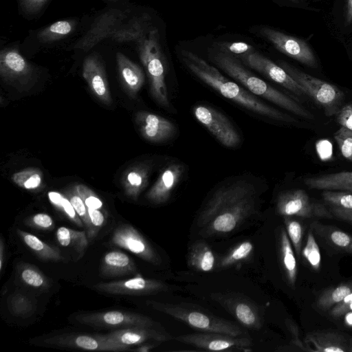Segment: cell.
Wrapping results in <instances>:
<instances>
[{
    "instance_id": "5",
    "label": "cell",
    "mask_w": 352,
    "mask_h": 352,
    "mask_svg": "<svg viewBox=\"0 0 352 352\" xmlns=\"http://www.w3.org/2000/svg\"><path fill=\"white\" fill-rule=\"evenodd\" d=\"M147 304L153 309L166 314L201 331L220 333L234 337H239L243 333L242 329L232 322L188 305L164 303L155 300H148Z\"/></svg>"
},
{
    "instance_id": "40",
    "label": "cell",
    "mask_w": 352,
    "mask_h": 352,
    "mask_svg": "<svg viewBox=\"0 0 352 352\" xmlns=\"http://www.w3.org/2000/svg\"><path fill=\"white\" fill-rule=\"evenodd\" d=\"M47 197L51 204L62 212L70 221L78 226H84L82 221L67 197L56 191L49 192Z\"/></svg>"
},
{
    "instance_id": "3",
    "label": "cell",
    "mask_w": 352,
    "mask_h": 352,
    "mask_svg": "<svg viewBox=\"0 0 352 352\" xmlns=\"http://www.w3.org/2000/svg\"><path fill=\"white\" fill-rule=\"evenodd\" d=\"M210 58L217 66L252 94L262 97L298 116L314 119V116L311 112L249 72L236 56L219 50L210 54Z\"/></svg>"
},
{
    "instance_id": "28",
    "label": "cell",
    "mask_w": 352,
    "mask_h": 352,
    "mask_svg": "<svg viewBox=\"0 0 352 352\" xmlns=\"http://www.w3.org/2000/svg\"><path fill=\"white\" fill-rule=\"evenodd\" d=\"M150 17L147 14L133 18L126 23L121 24L111 35V38L120 43L136 41L148 32Z\"/></svg>"
},
{
    "instance_id": "58",
    "label": "cell",
    "mask_w": 352,
    "mask_h": 352,
    "mask_svg": "<svg viewBox=\"0 0 352 352\" xmlns=\"http://www.w3.org/2000/svg\"><path fill=\"white\" fill-rule=\"evenodd\" d=\"M343 128H344V130L345 133L352 138V131H351V130H349V129H346V128H345L344 126H343Z\"/></svg>"
},
{
    "instance_id": "24",
    "label": "cell",
    "mask_w": 352,
    "mask_h": 352,
    "mask_svg": "<svg viewBox=\"0 0 352 352\" xmlns=\"http://www.w3.org/2000/svg\"><path fill=\"white\" fill-rule=\"evenodd\" d=\"M120 82L128 94L134 98L144 82V74L140 67L121 52L116 54Z\"/></svg>"
},
{
    "instance_id": "50",
    "label": "cell",
    "mask_w": 352,
    "mask_h": 352,
    "mask_svg": "<svg viewBox=\"0 0 352 352\" xmlns=\"http://www.w3.org/2000/svg\"><path fill=\"white\" fill-rule=\"evenodd\" d=\"M48 0H19L21 10L25 14H37L45 5Z\"/></svg>"
},
{
    "instance_id": "31",
    "label": "cell",
    "mask_w": 352,
    "mask_h": 352,
    "mask_svg": "<svg viewBox=\"0 0 352 352\" xmlns=\"http://www.w3.org/2000/svg\"><path fill=\"white\" fill-rule=\"evenodd\" d=\"M16 233L23 243L41 259L43 261H60L63 259L60 250L41 241L37 236L20 229Z\"/></svg>"
},
{
    "instance_id": "48",
    "label": "cell",
    "mask_w": 352,
    "mask_h": 352,
    "mask_svg": "<svg viewBox=\"0 0 352 352\" xmlns=\"http://www.w3.org/2000/svg\"><path fill=\"white\" fill-rule=\"evenodd\" d=\"M90 219L91 229L87 234L89 241L93 240L97 235L99 230L104 223L105 218L103 213L99 209L88 208Z\"/></svg>"
},
{
    "instance_id": "55",
    "label": "cell",
    "mask_w": 352,
    "mask_h": 352,
    "mask_svg": "<svg viewBox=\"0 0 352 352\" xmlns=\"http://www.w3.org/2000/svg\"><path fill=\"white\" fill-rule=\"evenodd\" d=\"M155 346L153 344H140L138 347L131 349L133 351H138V352H148L151 351L154 347Z\"/></svg>"
},
{
    "instance_id": "19",
    "label": "cell",
    "mask_w": 352,
    "mask_h": 352,
    "mask_svg": "<svg viewBox=\"0 0 352 352\" xmlns=\"http://www.w3.org/2000/svg\"><path fill=\"white\" fill-rule=\"evenodd\" d=\"M135 123L142 136L150 142H165L177 133L176 126L171 121L146 111L136 113Z\"/></svg>"
},
{
    "instance_id": "14",
    "label": "cell",
    "mask_w": 352,
    "mask_h": 352,
    "mask_svg": "<svg viewBox=\"0 0 352 352\" xmlns=\"http://www.w3.org/2000/svg\"><path fill=\"white\" fill-rule=\"evenodd\" d=\"M93 287L109 294L131 296L153 294L166 291L168 288L162 281L144 278L140 275L124 280L98 283Z\"/></svg>"
},
{
    "instance_id": "34",
    "label": "cell",
    "mask_w": 352,
    "mask_h": 352,
    "mask_svg": "<svg viewBox=\"0 0 352 352\" xmlns=\"http://www.w3.org/2000/svg\"><path fill=\"white\" fill-rule=\"evenodd\" d=\"M76 26L74 20H60L41 30L37 39L41 43H52L62 39L73 32Z\"/></svg>"
},
{
    "instance_id": "7",
    "label": "cell",
    "mask_w": 352,
    "mask_h": 352,
    "mask_svg": "<svg viewBox=\"0 0 352 352\" xmlns=\"http://www.w3.org/2000/svg\"><path fill=\"white\" fill-rule=\"evenodd\" d=\"M276 210L284 217L297 216L305 218H333L330 210L315 201L302 189L283 192L276 201Z\"/></svg>"
},
{
    "instance_id": "26",
    "label": "cell",
    "mask_w": 352,
    "mask_h": 352,
    "mask_svg": "<svg viewBox=\"0 0 352 352\" xmlns=\"http://www.w3.org/2000/svg\"><path fill=\"white\" fill-rule=\"evenodd\" d=\"M305 186L316 190H340L352 192V171H342L304 179Z\"/></svg>"
},
{
    "instance_id": "51",
    "label": "cell",
    "mask_w": 352,
    "mask_h": 352,
    "mask_svg": "<svg viewBox=\"0 0 352 352\" xmlns=\"http://www.w3.org/2000/svg\"><path fill=\"white\" fill-rule=\"evenodd\" d=\"M352 292L346 295L340 302L336 304L330 311V315L333 318H339L344 316L348 311H351Z\"/></svg>"
},
{
    "instance_id": "4",
    "label": "cell",
    "mask_w": 352,
    "mask_h": 352,
    "mask_svg": "<svg viewBox=\"0 0 352 352\" xmlns=\"http://www.w3.org/2000/svg\"><path fill=\"white\" fill-rule=\"evenodd\" d=\"M156 28L137 42L140 58L150 82L151 94L155 101L164 108H169L170 101L165 82V61Z\"/></svg>"
},
{
    "instance_id": "36",
    "label": "cell",
    "mask_w": 352,
    "mask_h": 352,
    "mask_svg": "<svg viewBox=\"0 0 352 352\" xmlns=\"http://www.w3.org/2000/svg\"><path fill=\"white\" fill-rule=\"evenodd\" d=\"M254 252V245L250 241H244L234 246L218 261L217 268L225 269L247 260Z\"/></svg>"
},
{
    "instance_id": "1",
    "label": "cell",
    "mask_w": 352,
    "mask_h": 352,
    "mask_svg": "<svg viewBox=\"0 0 352 352\" xmlns=\"http://www.w3.org/2000/svg\"><path fill=\"white\" fill-rule=\"evenodd\" d=\"M257 188L249 180L232 179L219 185L205 204L197 224L206 237L229 233L256 212Z\"/></svg>"
},
{
    "instance_id": "37",
    "label": "cell",
    "mask_w": 352,
    "mask_h": 352,
    "mask_svg": "<svg viewBox=\"0 0 352 352\" xmlns=\"http://www.w3.org/2000/svg\"><path fill=\"white\" fill-rule=\"evenodd\" d=\"M7 306L10 314L19 317H28L35 311V302L29 296L14 292L7 299Z\"/></svg>"
},
{
    "instance_id": "18",
    "label": "cell",
    "mask_w": 352,
    "mask_h": 352,
    "mask_svg": "<svg viewBox=\"0 0 352 352\" xmlns=\"http://www.w3.org/2000/svg\"><path fill=\"white\" fill-rule=\"evenodd\" d=\"M34 69L16 48H4L0 52V76L9 83L25 85L33 78Z\"/></svg>"
},
{
    "instance_id": "57",
    "label": "cell",
    "mask_w": 352,
    "mask_h": 352,
    "mask_svg": "<svg viewBox=\"0 0 352 352\" xmlns=\"http://www.w3.org/2000/svg\"><path fill=\"white\" fill-rule=\"evenodd\" d=\"M344 322L346 326L352 327V311H348L344 315Z\"/></svg>"
},
{
    "instance_id": "13",
    "label": "cell",
    "mask_w": 352,
    "mask_h": 352,
    "mask_svg": "<svg viewBox=\"0 0 352 352\" xmlns=\"http://www.w3.org/2000/svg\"><path fill=\"white\" fill-rule=\"evenodd\" d=\"M126 14L119 9H110L100 14L86 34L74 46V50L87 51L112 33L123 23Z\"/></svg>"
},
{
    "instance_id": "30",
    "label": "cell",
    "mask_w": 352,
    "mask_h": 352,
    "mask_svg": "<svg viewBox=\"0 0 352 352\" xmlns=\"http://www.w3.org/2000/svg\"><path fill=\"white\" fill-rule=\"evenodd\" d=\"M279 253L283 269L288 283L294 287L298 274L297 262L286 230L281 229L279 237Z\"/></svg>"
},
{
    "instance_id": "49",
    "label": "cell",
    "mask_w": 352,
    "mask_h": 352,
    "mask_svg": "<svg viewBox=\"0 0 352 352\" xmlns=\"http://www.w3.org/2000/svg\"><path fill=\"white\" fill-rule=\"evenodd\" d=\"M25 224L41 230H50L54 227L52 218L46 213H38L25 220Z\"/></svg>"
},
{
    "instance_id": "54",
    "label": "cell",
    "mask_w": 352,
    "mask_h": 352,
    "mask_svg": "<svg viewBox=\"0 0 352 352\" xmlns=\"http://www.w3.org/2000/svg\"><path fill=\"white\" fill-rule=\"evenodd\" d=\"M352 22V0H347L346 9V24L349 25Z\"/></svg>"
},
{
    "instance_id": "32",
    "label": "cell",
    "mask_w": 352,
    "mask_h": 352,
    "mask_svg": "<svg viewBox=\"0 0 352 352\" xmlns=\"http://www.w3.org/2000/svg\"><path fill=\"white\" fill-rule=\"evenodd\" d=\"M313 227L335 248L352 254V235L335 227L318 223H314Z\"/></svg>"
},
{
    "instance_id": "17",
    "label": "cell",
    "mask_w": 352,
    "mask_h": 352,
    "mask_svg": "<svg viewBox=\"0 0 352 352\" xmlns=\"http://www.w3.org/2000/svg\"><path fill=\"white\" fill-rule=\"evenodd\" d=\"M103 336L120 351H129V347L139 346L148 340L165 342L173 338L170 335L162 333L152 327H140L119 329Z\"/></svg>"
},
{
    "instance_id": "22",
    "label": "cell",
    "mask_w": 352,
    "mask_h": 352,
    "mask_svg": "<svg viewBox=\"0 0 352 352\" xmlns=\"http://www.w3.org/2000/svg\"><path fill=\"white\" fill-rule=\"evenodd\" d=\"M184 170L181 163H171L161 172L156 182L146 194V198L154 204L168 201L174 188L180 181Z\"/></svg>"
},
{
    "instance_id": "25",
    "label": "cell",
    "mask_w": 352,
    "mask_h": 352,
    "mask_svg": "<svg viewBox=\"0 0 352 352\" xmlns=\"http://www.w3.org/2000/svg\"><path fill=\"white\" fill-rule=\"evenodd\" d=\"M187 263L190 268L200 272H212L217 265L214 252L202 240L197 241L190 245L188 252Z\"/></svg>"
},
{
    "instance_id": "15",
    "label": "cell",
    "mask_w": 352,
    "mask_h": 352,
    "mask_svg": "<svg viewBox=\"0 0 352 352\" xmlns=\"http://www.w3.org/2000/svg\"><path fill=\"white\" fill-rule=\"evenodd\" d=\"M252 69L261 73L294 94L302 97L307 95L304 89L280 66L254 51L240 57Z\"/></svg>"
},
{
    "instance_id": "33",
    "label": "cell",
    "mask_w": 352,
    "mask_h": 352,
    "mask_svg": "<svg viewBox=\"0 0 352 352\" xmlns=\"http://www.w3.org/2000/svg\"><path fill=\"white\" fill-rule=\"evenodd\" d=\"M56 239L63 247H72L82 256L88 246L89 239L85 231L75 230L60 227L56 231Z\"/></svg>"
},
{
    "instance_id": "16",
    "label": "cell",
    "mask_w": 352,
    "mask_h": 352,
    "mask_svg": "<svg viewBox=\"0 0 352 352\" xmlns=\"http://www.w3.org/2000/svg\"><path fill=\"white\" fill-rule=\"evenodd\" d=\"M211 296L242 325L254 329L262 327L263 319L258 308L247 298L233 294H213Z\"/></svg>"
},
{
    "instance_id": "12",
    "label": "cell",
    "mask_w": 352,
    "mask_h": 352,
    "mask_svg": "<svg viewBox=\"0 0 352 352\" xmlns=\"http://www.w3.org/2000/svg\"><path fill=\"white\" fill-rule=\"evenodd\" d=\"M175 339L179 342L212 351L234 349L245 351H250L246 349L252 345V341L249 338L214 332L186 334L177 336Z\"/></svg>"
},
{
    "instance_id": "39",
    "label": "cell",
    "mask_w": 352,
    "mask_h": 352,
    "mask_svg": "<svg viewBox=\"0 0 352 352\" xmlns=\"http://www.w3.org/2000/svg\"><path fill=\"white\" fill-rule=\"evenodd\" d=\"M42 173L37 168H26L13 174L12 180L18 186L30 190L38 189L42 186Z\"/></svg>"
},
{
    "instance_id": "20",
    "label": "cell",
    "mask_w": 352,
    "mask_h": 352,
    "mask_svg": "<svg viewBox=\"0 0 352 352\" xmlns=\"http://www.w3.org/2000/svg\"><path fill=\"white\" fill-rule=\"evenodd\" d=\"M82 76L98 100L106 104L111 103L105 69L98 54H92L85 58L82 65Z\"/></svg>"
},
{
    "instance_id": "53",
    "label": "cell",
    "mask_w": 352,
    "mask_h": 352,
    "mask_svg": "<svg viewBox=\"0 0 352 352\" xmlns=\"http://www.w3.org/2000/svg\"><path fill=\"white\" fill-rule=\"evenodd\" d=\"M330 211L336 218L352 224V209L331 206Z\"/></svg>"
},
{
    "instance_id": "29",
    "label": "cell",
    "mask_w": 352,
    "mask_h": 352,
    "mask_svg": "<svg viewBox=\"0 0 352 352\" xmlns=\"http://www.w3.org/2000/svg\"><path fill=\"white\" fill-rule=\"evenodd\" d=\"M149 167L139 164L130 168L122 177V186L125 194L136 201L148 184Z\"/></svg>"
},
{
    "instance_id": "10",
    "label": "cell",
    "mask_w": 352,
    "mask_h": 352,
    "mask_svg": "<svg viewBox=\"0 0 352 352\" xmlns=\"http://www.w3.org/2000/svg\"><path fill=\"white\" fill-rule=\"evenodd\" d=\"M111 242L154 265L162 263L161 257L153 247L133 226L122 224L117 227L112 234Z\"/></svg>"
},
{
    "instance_id": "8",
    "label": "cell",
    "mask_w": 352,
    "mask_h": 352,
    "mask_svg": "<svg viewBox=\"0 0 352 352\" xmlns=\"http://www.w3.org/2000/svg\"><path fill=\"white\" fill-rule=\"evenodd\" d=\"M196 119L224 146L236 148L241 142V135L230 120L212 107L197 105L193 108Z\"/></svg>"
},
{
    "instance_id": "35",
    "label": "cell",
    "mask_w": 352,
    "mask_h": 352,
    "mask_svg": "<svg viewBox=\"0 0 352 352\" xmlns=\"http://www.w3.org/2000/svg\"><path fill=\"white\" fill-rule=\"evenodd\" d=\"M17 273L21 281L25 285L38 289H45L50 286L49 279L36 266L21 263L17 266Z\"/></svg>"
},
{
    "instance_id": "21",
    "label": "cell",
    "mask_w": 352,
    "mask_h": 352,
    "mask_svg": "<svg viewBox=\"0 0 352 352\" xmlns=\"http://www.w3.org/2000/svg\"><path fill=\"white\" fill-rule=\"evenodd\" d=\"M44 342L58 346L88 351H120L109 342L103 335L63 333L46 338Z\"/></svg>"
},
{
    "instance_id": "52",
    "label": "cell",
    "mask_w": 352,
    "mask_h": 352,
    "mask_svg": "<svg viewBox=\"0 0 352 352\" xmlns=\"http://www.w3.org/2000/svg\"><path fill=\"white\" fill-rule=\"evenodd\" d=\"M336 115L337 122L341 126L352 131V103L344 106Z\"/></svg>"
},
{
    "instance_id": "6",
    "label": "cell",
    "mask_w": 352,
    "mask_h": 352,
    "mask_svg": "<svg viewBox=\"0 0 352 352\" xmlns=\"http://www.w3.org/2000/svg\"><path fill=\"white\" fill-rule=\"evenodd\" d=\"M279 65L304 89L307 96L324 109L327 116L337 114L344 99V94L341 90L284 61H279Z\"/></svg>"
},
{
    "instance_id": "9",
    "label": "cell",
    "mask_w": 352,
    "mask_h": 352,
    "mask_svg": "<svg viewBox=\"0 0 352 352\" xmlns=\"http://www.w3.org/2000/svg\"><path fill=\"white\" fill-rule=\"evenodd\" d=\"M75 318L80 324L103 328L153 327L156 324L146 316L120 310L80 314Z\"/></svg>"
},
{
    "instance_id": "45",
    "label": "cell",
    "mask_w": 352,
    "mask_h": 352,
    "mask_svg": "<svg viewBox=\"0 0 352 352\" xmlns=\"http://www.w3.org/2000/svg\"><path fill=\"white\" fill-rule=\"evenodd\" d=\"M219 51L241 57L254 52V47L243 42H221L216 44Z\"/></svg>"
},
{
    "instance_id": "42",
    "label": "cell",
    "mask_w": 352,
    "mask_h": 352,
    "mask_svg": "<svg viewBox=\"0 0 352 352\" xmlns=\"http://www.w3.org/2000/svg\"><path fill=\"white\" fill-rule=\"evenodd\" d=\"M286 232L298 257L302 252L303 229L301 223L289 217H284Z\"/></svg>"
},
{
    "instance_id": "43",
    "label": "cell",
    "mask_w": 352,
    "mask_h": 352,
    "mask_svg": "<svg viewBox=\"0 0 352 352\" xmlns=\"http://www.w3.org/2000/svg\"><path fill=\"white\" fill-rule=\"evenodd\" d=\"M322 197L324 201L331 206L352 209V192L324 190Z\"/></svg>"
},
{
    "instance_id": "2",
    "label": "cell",
    "mask_w": 352,
    "mask_h": 352,
    "mask_svg": "<svg viewBox=\"0 0 352 352\" xmlns=\"http://www.w3.org/2000/svg\"><path fill=\"white\" fill-rule=\"evenodd\" d=\"M180 56L184 64L195 76L223 97L264 118L286 123L296 122L293 117L265 104L248 90L226 78L197 54L182 50Z\"/></svg>"
},
{
    "instance_id": "41",
    "label": "cell",
    "mask_w": 352,
    "mask_h": 352,
    "mask_svg": "<svg viewBox=\"0 0 352 352\" xmlns=\"http://www.w3.org/2000/svg\"><path fill=\"white\" fill-rule=\"evenodd\" d=\"M302 255L310 267L318 271L320 268L321 256L319 246L316 241L311 230H309Z\"/></svg>"
},
{
    "instance_id": "44",
    "label": "cell",
    "mask_w": 352,
    "mask_h": 352,
    "mask_svg": "<svg viewBox=\"0 0 352 352\" xmlns=\"http://www.w3.org/2000/svg\"><path fill=\"white\" fill-rule=\"evenodd\" d=\"M66 197L72 203L76 213L83 222L84 227L87 230V234L91 229L90 219L88 212V207L86 206L82 198L76 192L74 188L66 192Z\"/></svg>"
},
{
    "instance_id": "47",
    "label": "cell",
    "mask_w": 352,
    "mask_h": 352,
    "mask_svg": "<svg viewBox=\"0 0 352 352\" xmlns=\"http://www.w3.org/2000/svg\"><path fill=\"white\" fill-rule=\"evenodd\" d=\"M334 138L342 155L346 159L352 161V138L345 133L343 126L335 133Z\"/></svg>"
},
{
    "instance_id": "46",
    "label": "cell",
    "mask_w": 352,
    "mask_h": 352,
    "mask_svg": "<svg viewBox=\"0 0 352 352\" xmlns=\"http://www.w3.org/2000/svg\"><path fill=\"white\" fill-rule=\"evenodd\" d=\"M74 188L88 208L99 210L102 208L101 199L91 188L83 184H77Z\"/></svg>"
},
{
    "instance_id": "27",
    "label": "cell",
    "mask_w": 352,
    "mask_h": 352,
    "mask_svg": "<svg viewBox=\"0 0 352 352\" xmlns=\"http://www.w3.org/2000/svg\"><path fill=\"white\" fill-rule=\"evenodd\" d=\"M133 261L124 252L113 250L107 252L102 258L101 272L105 276L114 277L135 273Z\"/></svg>"
},
{
    "instance_id": "38",
    "label": "cell",
    "mask_w": 352,
    "mask_h": 352,
    "mask_svg": "<svg viewBox=\"0 0 352 352\" xmlns=\"http://www.w3.org/2000/svg\"><path fill=\"white\" fill-rule=\"evenodd\" d=\"M351 292L352 283L342 284L336 287L329 289L318 297L316 305L320 309L327 311L340 302Z\"/></svg>"
},
{
    "instance_id": "56",
    "label": "cell",
    "mask_w": 352,
    "mask_h": 352,
    "mask_svg": "<svg viewBox=\"0 0 352 352\" xmlns=\"http://www.w3.org/2000/svg\"><path fill=\"white\" fill-rule=\"evenodd\" d=\"M4 248L5 245L3 238L1 237L0 240V272H1L3 270V265L4 263Z\"/></svg>"
},
{
    "instance_id": "23",
    "label": "cell",
    "mask_w": 352,
    "mask_h": 352,
    "mask_svg": "<svg viewBox=\"0 0 352 352\" xmlns=\"http://www.w3.org/2000/svg\"><path fill=\"white\" fill-rule=\"evenodd\" d=\"M312 351L319 352L352 351V338L335 331H314L308 333L305 338ZM309 351V349H308Z\"/></svg>"
},
{
    "instance_id": "11",
    "label": "cell",
    "mask_w": 352,
    "mask_h": 352,
    "mask_svg": "<svg viewBox=\"0 0 352 352\" xmlns=\"http://www.w3.org/2000/svg\"><path fill=\"white\" fill-rule=\"evenodd\" d=\"M260 34L285 55L310 67L316 68L318 63L309 45L303 40L287 35L268 27L262 28Z\"/></svg>"
}]
</instances>
